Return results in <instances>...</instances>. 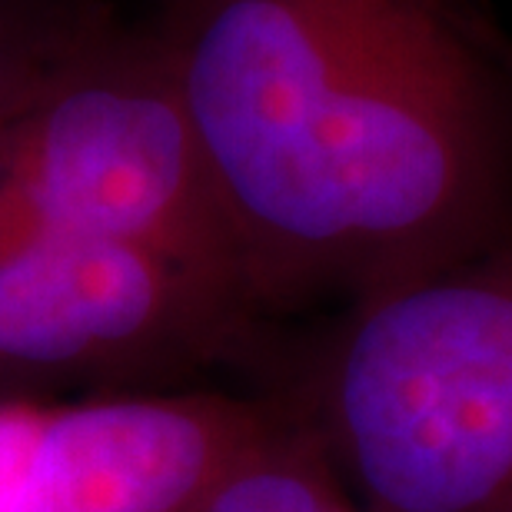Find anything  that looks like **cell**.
Wrapping results in <instances>:
<instances>
[{
    "mask_svg": "<svg viewBox=\"0 0 512 512\" xmlns=\"http://www.w3.org/2000/svg\"><path fill=\"white\" fill-rule=\"evenodd\" d=\"M240 456V429L183 409H77L37 429L4 512H173Z\"/></svg>",
    "mask_w": 512,
    "mask_h": 512,
    "instance_id": "5b68a950",
    "label": "cell"
},
{
    "mask_svg": "<svg viewBox=\"0 0 512 512\" xmlns=\"http://www.w3.org/2000/svg\"><path fill=\"white\" fill-rule=\"evenodd\" d=\"M240 286L130 240L90 237L0 207V363L57 370L157 340L227 330Z\"/></svg>",
    "mask_w": 512,
    "mask_h": 512,
    "instance_id": "277c9868",
    "label": "cell"
},
{
    "mask_svg": "<svg viewBox=\"0 0 512 512\" xmlns=\"http://www.w3.org/2000/svg\"><path fill=\"white\" fill-rule=\"evenodd\" d=\"M326 399L373 512H512V243L350 303Z\"/></svg>",
    "mask_w": 512,
    "mask_h": 512,
    "instance_id": "7a4b0ae2",
    "label": "cell"
},
{
    "mask_svg": "<svg viewBox=\"0 0 512 512\" xmlns=\"http://www.w3.org/2000/svg\"><path fill=\"white\" fill-rule=\"evenodd\" d=\"M503 50H506V64H509V70H512V37H509V34H506V47H503Z\"/></svg>",
    "mask_w": 512,
    "mask_h": 512,
    "instance_id": "9c48e42d",
    "label": "cell"
},
{
    "mask_svg": "<svg viewBox=\"0 0 512 512\" xmlns=\"http://www.w3.org/2000/svg\"><path fill=\"white\" fill-rule=\"evenodd\" d=\"M117 0H0V124L60 50Z\"/></svg>",
    "mask_w": 512,
    "mask_h": 512,
    "instance_id": "8992f818",
    "label": "cell"
},
{
    "mask_svg": "<svg viewBox=\"0 0 512 512\" xmlns=\"http://www.w3.org/2000/svg\"><path fill=\"white\" fill-rule=\"evenodd\" d=\"M0 207L163 250L256 303L157 37L117 4L50 60L0 124Z\"/></svg>",
    "mask_w": 512,
    "mask_h": 512,
    "instance_id": "3957f363",
    "label": "cell"
},
{
    "mask_svg": "<svg viewBox=\"0 0 512 512\" xmlns=\"http://www.w3.org/2000/svg\"><path fill=\"white\" fill-rule=\"evenodd\" d=\"M207 512H336L330 493L306 469L286 463H243L213 483Z\"/></svg>",
    "mask_w": 512,
    "mask_h": 512,
    "instance_id": "52a82bcc",
    "label": "cell"
},
{
    "mask_svg": "<svg viewBox=\"0 0 512 512\" xmlns=\"http://www.w3.org/2000/svg\"><path fill=\"white\" fill-rule=\"evenodd\" d=\"M37 429L40 423L34 416L17 413V409H0V512L10 503V493H14L20 469L27 463Z\"/></svg>",
    "mask_w": 512,
    "mask_h": 512,
    "instance_id": "ba28073f",
    "label": "cell"
},
{
    "mask_svg": "<svg viewBox=\"0 0 512 512\" xmlns=\"http://www.w3.org/2000/svg\"><path fill=\"white\" fill-rule=\"evenodd\" d=\"M256 303L512 243V70L483 0H147Z\"/></svg>",
    "mask_w": 512,
    "mask_h": 512,
    "instance_id": "6da1fadb",
    "label": "cell"
}]
</instances>
